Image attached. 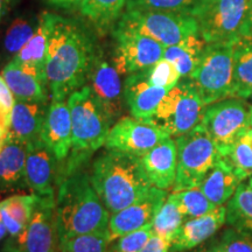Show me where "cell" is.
<instances>
[{
	"mask_svg": "<svg viewBox=\"0 0 252 252\" xmlns=\"http://www.w3.org/2000/svg\"><path fill=\"white\" fill-rule=\"evenodd\" d=\"M232 42L207 43L195 70L189 75L206 105L234 97Z\"/></svg>",
	"mask_w": 252,
	"mask_h": 252,
	"instance_id": "5b68a950",
	"label": "cell"
},
{
	"mask_svg": "<svg viewBox=\"0 0 252 252\" xmlns=\"http://www.w3.org/2000/svg\"><path fill=\"white\" fill-rule=\"evenodd\" d=\"M167 198L165 189L151 188L141 200L131 206L111 214L109 220V231L111 239L118 238L130 232L137 231L152 224L154 217Z\"/></svg>",
	"mask_w": 252,
	"mask_h": 252,
	"instance_id": "9a60e30c",
	"label": "cell"
},
{
	"mask_svg": "<svg viewBox=\"0 0 252 252\" xmlns=\"http://www.w3.org/2000/svg\"><path fill=\"white\" fill-rule=\"evenodd\" d=\"M206 46L203 37L194 34L174 46L165 47L162 58L175 65L181 77H188L197 67Z\"/></svg>",
	"mask_w": 252,
	"mask_h": 252,
	"instance_id": "484cf974",
	"label": "cell"
},
{
	"mask_svg": "<svg viewBox=\"0 0 252 252\" xmlns=\"http://www.w3.org/2000/svg\"><path fill=\"white\" fill-rule=\"evenodd\" d=\"M47 2L60 8H80L83 0H46Z\"/></svg>",
	"mask_w": 252,
	"mask_h": 252,
	"instance_id": "7bdbcfd3",
	"label": "cell"
},
{
	"mask_svg": "<svg viewBox=\"0 0 252 252\" xmlns=\"http://www.w3.org/2000/svg\"><path fill=\"white\" fill-rule=\"evenodd\" d=\"M244 137L247 138V140L249 141V143H250V145L252 146V128H250V130H249L247 133L244 134Z\"/></svg>",
	"mask_w": 252,
	"mask_h": 252,
	"instance_id": "7dc6e473",
	"label": "cell"
},
{
	"mask_svg": "<svg viewBox=\"0 0 252 252\" xmlns=\"http://www.w3.org/2000/svg\"><path fill=\"white\" fill-rule=\"evenodd\" d=\"M175 143L178 165L173 190L198 187L220 157L215 143L201 124L176 138Z\"/></svg>",
	"mask_w": 252,
	"mask_h": 252,
	"instance_id": "8992f818",
	"label": "cell"
},
{
	"mask_svg": "<svg viewBox=\"0 0 252 252\" xmlns=\"http://www.w3.org/2000/svg\"><path fill=\"white\" fill-rule=\"evenodd\" d=\"M127 0H83L80 11L98 34H106L117 24Z\"/></svg>",
	"mask_w": 252,
	"mask_h": 252,
	"instance_id": "4316f807",
	"label": "cell"
},
{
	"mask_svg": "<svg viewBox=\"0 0 252 252\" xmlns=\"http://www.w3.org/2000/svg\"><path fill=\"white\" fill-rule=\"evenodd\" d=\"M242 181L228 158L220 156L198 187L215 206H222L232 197Z\"/></svg>",
	"mask_w": 252,
	"mask_h": 252,
	"instance_id": "cb8c5ba5",
	"label": "cell"
},
{
	"mask_svg": "<svg viewBox=\"0 0 252 252\" xmlns=\"http://www.w3.org/2000/svg\"><path fill=\"white\" fill-rule=\"evenodd\" d=\"M143 169L152 186L160 189L173 187L178 165V149L172 137L166 138L140 157Z\"/></svg>",
	"mask_w": 252,
	"mask_h": 252,
	"instance_id": "ffe728a7",
	"label": "cell"
},
{
	"mask_svg": "<svg viewBox=\"0 0 252 252\" xmlns=\"http://www.w3.org/2000/svg\"><path fill=\"white\" fill-rule=\"evenodd\" d=\"M54 252H62V250H61V249H60V248L58 247V249H56V250H55Z\"/></svg>",
	"mask_w": 252,
	"mask_h": 252,
	"instance_id": "f907efd6",
	"label": "cell"
},
{
	"mask_svg": "<svg viewBox=\"0 0 252 252\" xmlns=\"http://www.w3.org/2000/svg\"><path fill=\"white\" fill-rule=\"evenodd\" d=\"M1 75L17 100L47 103L48 83L45 69L12 59L2 69Z\"/></svg>",
	"mask_w": 252,
	"mask_h": 252,
	"instance_id": "2e32d148",
	"label": "cell"
},
{
	"mask_svg": "<svg viewBox=\"0 0 252 252\" xmlns=\"http://www.w3.org/2000/svg\"><path fill=\"white\" fill-rule=\"evenodd\" d=\"M244 33H252V8H251L250 15H249L248 23H247V27H245ZM244 33H243V34H244Z\"/></svg>",
	"mask_w": 252,
	"mask_h": 252,
	"instance_id": "f6af8a7d",
	"label": "cell"
},
{
	"mask_svg": "<svg viewBox=\"0 0 252 252\" xmlns=\"http://www.w3.org/2000/svg\"><path fill=\"white\" fill-rule=\"evenodd\" d=\"M47 109L46 103L17 100L11 113L8 133L27 144L41 140Z\"/></svg>",
	"mask_w": 252,
	"mask_h": 252,
	"instance_id": "603a6c76",
	"label": "cell"
},
{
	"mask_svg": "<svg viewBox=\"0 0 252 252\" xmlns=\"http://www.w3.org/2000/svg\"><path fill=\"white\" fill-rule=\"evenodd\" d=\"M90 178L110 215L141 200L153 187L140 158L117 150L106 149L96 158Z\"/></svg>",
	"mask_w": 252,
	"mask_h": 252,
	"instance_id": "3957f363",
	"label": "cell"
},
{
	"mask_svg": "<svg viewBox=\"0 0 252 252\" xmlns=\"http://www.w3.org/2000/svg\"><path fill=\"white\" fill-rule=\"evenodd\" d=\"M41 140L59 162L69 157L72 146L70 110L65 99H53L47 109Z\"/></svg>",
	"mask_w": 252,
	"mask_h": 252,
	"instance_id": "e0dca14e",
	"label": "cell"
},
{
	"mask_svg": "<svg viewBox=\"0 0 252 252\" xmlns=\"http://www.w3.org/2000/svg\"><path fill=\"white\" fill-rule=\"evenodd\" d=\"M226 223L252 234V176L241 182L226 204Z\"/></svg>",
	"mask_w": 252,
	"mask_h": 252,
	"instance_id": "f1b7e54d",
	"label": "cell"
},
{
	"mask_svg": "<svg viewBox=\"0 0 252 252\" xmlns=\"http://www.w3.org/2000/svg\"><path fill=\"white\" fill-rule=\"evenodd\" d=\"M208 250L209 252H252V234L231 226Z\"/></svg>",
	"mask_w": 252,
	"mask_h": 252,
	"instance_id": "836d02e7",
	"label": "cell"
},
{
	"mask_svg": "<svg viewBox=\"0 0 252 252\" xmlns=\"http://www.w3.org/2000/svg\"><path fill=\"white\" fill-rule=\"evenodd\" d=\"M56 158L42 140L28 144L25 167L27 187L39 196H55Z\"/></svg>",
	"mask_w": 252,
	"mask_h": 252,
	"instance_id": "ac0fdd59",
	"label": "cell"
},
{
	"mask_svg": "<svg viewBox=\"0 0 252 252\" xmlns=\"http://www.w3.org/2000/svg\"><path fill=\"white\" fill-rule=\"evenodd\" d=\"M8 127H9L8 118L6 117L4 111H2L1 108H0V146H1L2 141L5 140L6 135H7Z\"/></svg>",
	"mask_w": 252,
	"mask_h": 252,
	"instance_id": "ee69618b",
	"label": "cell"
},
{
	"mask_svg": "<svg viewBox=\"0 0 252 252\" xmlns=\"http://www.w3.org/2000/svg\"><path fill=\"white\" fill-rule=\"evenodd\" d=\"M59 247L55 196H39L30 223L6 239L1 252H54Z\"/></svg>",
	"mask_w": 252,
	"mask_h": 252,
	"instance_id": "8fae6325",
	"label": "cell"
},
{
	"mask_svg": "<svg viewBox=\"0 0 252 252\" xmlns=\"http://www.w3.org/2000/svg\"><path fill=\"white\" fill-rule=\"evenodd\" d=\"M197 252H209V250H208V249H202V250H200Z\"/></svg>",
	"mask_w": 252,
	"mask_h": 252,
	"instance_id": "681fc988",
	"label": "cell"
},
{
	"mask_svg": "<svg viewBox=\"0 0 252 252\" xmlns=\"http://www.w3.org/2000/svg\"><path fill=\"white\" fill-rule=\"evenodd\" d=\"M14 94L6 83L5 78L0 75V108L4 111L5 116L11 122V113L14 106Z\"/></svg>",
	"mask_w": 252,
	"mask_h": 252,
	"instance_id": "ab89813d",
	"label": "cell"
},
{
	"mask_svg": "<svg viewBox=\"0 0 252 252\" xmlns=\"http://www.w3.org/2000/svg\"><path fill=\"white\" fill-rule=\"evenodd\" d=\"M117 24L156 40L163 47L174 46L188 36L200 34L196 18L180 12L130 9L121 15Z\"/></svg>",
	"mask_w": 252,
	"mask_h": 252,
	"instance_id": "9c48e42d",
	"label": "cell"
},
{
	"mask_svg": "<svg viewBox=\"0 0 252 252\" xmlns=\"http://www.w3.org/2000/svg\"><path fill=\"white\" fill-rule=\"evenodd\" d=\"M185 216L172 195H168L152 222L153 235L159 236L173 243L182 224Z\"/></svg>",
	"mask_w": 252,
	"mask_h": 252,
	"instance_id": "f546056e",
	"label": "cell"
},
{
	"mask_svg": "<svg viewBox=\"0 0 252 252\" xmlns=\"http://www.w3.org/2000/svg\"><path fill=\"white\" fill-rule=\"evenodd\" d=\"M112 34L116 41L112 63L121 75L145 70L162 59L165 47L149 36L118 24Z\"/></svg>",
	"mask_w": 252,
	"mask_h": 252,
	"instance_id": "7c38bea8",
	"label": "cell"
},
{
	"mask_svg": "<svg viewBox=\"0 0 252 252\" xmlns=\"http://www.w3.org/2000/svg\"><path fill=\"white\" fill-rule=\"evenodd\" d=\"M147 80L152 86L171 90L180 82L181 75L171 61L161 59L152 67L145 69Z\"/></svg>",
	"mask_w": 252,
	"mask_h": 252,
	"instance_id": "8d00e7d4",
	"label": "cell"
},
{
	"mask_svg": "<svg viewBox=\"0 0 252 252\" xmlns=\"http://www.w3.org/2000/svg\"><path fill=\"white\" fill-rule=\"evenodd\" d=\"M201 125L226 156L239 138L252 128V105L242 98H226L206 106Z\"/></svg>",
	"mask_w": 252,
	"mask_h": 252,
	"instance_id": "30bf717a",
	"label": "cell"
},
{
	"mask_svg": "<svg viewBox=\"0 0 252 252\" xmlns=\"http://www.w3.org/2000/svg\"><path fill=\"white\" fill-rule=\"evenodd\" d=\"M168 137L151 119L122 117L110 128L104 146L140 158Z\"/></svg>",
	"mask_w": 252,
	"mask_h": 252,
	"instance_id": "4fadbf2b",
	"label": "cell"
},
{
	"mask_svg": "<svg viewBox=\"0 0 252 252\" xmlns=\"http://www.w3.org/2000/svg\"><path fill=\"white\" fill-rule=\"evenodd\" d=\"M35 31L32 25L25 19L18 18L9 25L4 37V50L7 55H15L24 48L25 45L32 39Z\"/></svg>",
	"mask_w": 252,
	"mask_h": 252,
	"instance_id": "e575fe53",
	"label": "cell"
},
{
	"mask_svg": "<svg viewBox=\"0 0 252 252\" xmlns=\"http://www.w3.org/2000/svg\"><path fill=\"white\" fill-rule=\"evenodd\" d=\"M54 14L42 13L40 15L35 33L25 47L14 56L15 61L26 64L36 65L46 70V54L50 32H52Z\"/></svg>",
	"mask_w": 252,
	"mask_h": 252,
	"instance_id": "83f0119b",
	"label": "cell"
},
{
	"mask_svg": "<svg viewBox=\"0 0 252 252\" xmlns=\"http://www.w3.org/2000/svg\"><path fill=\"white\" fill-rule=\"evenodd\" d=\"M251 8L252 0H202L193 15L207 43L232 42L244 33Z\"/></svg>",
	"mask_w": 252,
	"mask_h": 252,
	"instance_id": "52a82bcc",
	"label": "cell"
},
{
	"mask_svg": "<svg viewBox=\"0 0 252 252\" xmlns=\"http://www.w3.org/2000/svg\"><path fill=\"white\" fill-rule=\"evenodd\" d=\"M27 153L28 144L7 132L0 146V190H9L26 185Z\"/></svg>",
	"mask_w": 252,
	"mask_h": 252,
	"instance_id": "7402d4cb",
	"label": "cell"
},
{
	"mask_svg": "<svg viewBox=\"0 0 252 252\" xmlns=\"http://www.w3.org/2000/svg\"><path fill=\"white\" fill-rule=\"evenodd\" d=\"M172 243L157 235H152L140 252H171Z\"/></svg>",
	"mask_w": 252,
	"mask_h": 252,
	"instance_id": "60d3db41",
	"label": "cell"
},
{
	"mask_svg": "<svg viewBox=\"0 0 252 252\" xmlns=\"http://www.w3.org/2000/svg\"><path fill=\"white\" fill-rule=\"evenodd\" d=\"M202 0H127L125 11H163L180 12L193 15Z\"/></svg>",
	"mask_w": 252,
	"mask_h": 252,
	"instance_id": "d6a6232c",
	"label": "cell"
},
{
	"mask_svg": "<svg viewBox=\"0 0 252 252\" xmlns=\"http://www.w3.org/2000/svg\"><path fill=\"white\" fill-rule=\"evenodd\" d=\"M250 98H251V99H252V94H251V97H250Z\"/></svg>",
	"mask_w": 252,
	"mask_h": 252,
	"instance_id": "816d5d0a",
	"label": "cell"
},
{
	"mask_svg": "<svg viewBox=\"0 0 252 252\" xmlns=\"http://www.w3.org/2000/svg\"><path fill=\"white\" fill-rule=\"evenodd\" d=\"M226 223V208L217 206L212 212L187 220L172 243L171 252H185L198 247L213 237Z\"/></svg>",
	"mask_w": 252,
	"mask_h": 252,
	"instance_id": "44dd1931",
	"label": "cell"
},
{
	"mask_svg": "<svg viewBox=\"0 0 252 252\" xmlns=\"http://www.w3.org/2000/svg\"><path fill=\"white\" fill-rule=\"evenodd\" d=\"M169 90L152 86L144 70L127 75L124 82L125 105L132 117L151 119L157 111L163 96Z\"/></svg>",
	"mask_w": 252,
	"mask_h": 252,
	"instance_id": "d6986e66",
	"label": "cell"
},
{
	"mask_svg": "<svg viewBox=\"0 0 252 252\" xmlns=\"http://www.w3.org/2000/svg\"><path fill=\"white\" fill-rule=\"evenodd\" d=\"M234 50V97L248 99L252 94V33L232 41Z\"/></svg>",
	"mask_w": 252,
	"mask_h": 252,
	"instance_id": "d4e9b609",
	"label": "cell"
},
{
	"mask_svg": "<svg viewBox=\"0 0 252 252\" xmlns=\"http://www.w3.org/2000/svg\"><path fill=\"white\" fill-rule=\"evenodd\" d=\"M206 106L186 77L163 96L151 121L171 137L178 138L201 124Z\"/></svg>",
	"mask_w": 252,
	"mask_h": 252,
	"instance_id": "ba28073f",
	"label": "cell"
},
{
	"mask_svg": "<svg viewBox=\"0 0 252 252\" xmlns=\"http://www.w3.org/2000/svg\"><path fill=\"white\" fill-rule=\"evenodd\" d=\"M152 224L112 239L108 252H140L152 237Z\"/></svg>",
	"mask_w": 252,
	"mask_h": 252,
	"instance_id": "f35d334b",
	"label": "cell"
},
{
	"mask_svg": "<svg viewBox=\"0 0 252 252\" xmlns=\"http://www.w3.org/2000/svg\"><path fill=\"white\" fill-rule=\"evenodd\" d=\"M90 156L71 153L58 171L55 198L59 241L77 235L109 231L110 213L94 190L84 165Z\"/></svg>",
	"mask_w": 252,
	"mask_h": 252,
	"instance_id": "6da1fadb",
	"label": "cell"
},
{
	"mask_svg": "<svg viewBox=\"0 0 252 252\" xmlns=\"http://www.w3.org/2000/svg\"><path fill=\"white\" fill-rule=\"evenodd\" d=\"M7 235V230H6L4 223H2L1 219H0V241L5 238V236Z\"/></svg>",
	"mask_w": 252,
	"mask_h": 252,
	"instance_id": "bcb514c9",
	"label": "cell"
},
{
	"mask_svg": "<svg viewBox=\"0 0 252 252\" xmlns=\"http://www.w3.org/2000/svg\"><path fill=\"white\" fill-rule=\"evenodd\" d=\"M171 195L178 202L185 219L188 220L206 215L207 213L212 212L214 208L217 207L204 195L200 187L173 191Z\"/></svg>",
	"mask_w": 252,
	"mask_h": 252,
	"instance_id": "4dcf8cb0",
	"label": "cell"
},
{
	"mask_svg": "<svg viewBox=\"0 0 252 252\" xmlns=\"http://www.w3.org/2000/svg\"><path fill=\"white\" fill-rule=\"evenodd\" d=\"M2 12H4V1L0 0V17L2 15Z\"/></svg>",
	"mask_w": 252,
	"mask_h": 252,
	"instance_id": "c3c4849f",
	"label": "cell"
},
{
	"mask_svg": "<svg viewBox=\"0 0 252 252\" xmlns=\"http://www.w3.org/2000/svg\"><path fill=\"white\" fill-rule=\"evenodd\" d=\"M98 48L87 28L54 14L46 54L47 83L53 99H65L88 82Z\"/></svg>",
	"mask_w": 252,
	"mask_h": 252,
	"instance_id": "7a4b0ae2",
	"label": "cell"
},
{
	"mask_svg": "<svg viewBox=\"0 0 252 252\" xmlns=\"http://www.w3.org/2000/svg\"><path fill=\"white\" fill-rule=\"evenodd\" d=\"M67 103L71 117V152L91 156L105 145L113 123L90 87L84 86L74 91Z\"/></svg>",
	"mask_w": 252,
	"mask_h": 252,
	"instance_id": "277c9868",
	"label": "cell"
},
{
	"mask_svg": "<svg viewBox=\"0 0 252 252\" xmlns=\"http://www.w3.org/2000/svg\"><path fill=\"white\" fill-rule=\"evenodd\" d=\"M121 76L113 63L111 64L103 53L97 50L88 81L94 97L102 104L113 124L121 117L125 105L124 84H122Z\"/></svg>",
	"mask_w": 252,
	"mask_h": 252,
	"instance_id": "5bb4252c",
	"label": "cell"
},
{
	"mask_svg": "<svg viewBox=\"0 0 252 252\" xmlns=\"http://www.w3.org/2000/svg\"><path fill=\"white\" fill-rule=\"evenodd\" d=\"M111 241L110 231L93 232L60 239L59 248L62 252H108Z\"/></svg>",
	"mask_w": 252,
	"mask_h": 252,
	"instance_id": "1f68e13d",
	"label": "cell"
},
{
	"mask_svg": "<svg viewBox=\"0 0 252 252\" xmlns=\"http://www.w3.org/2000/svg\"><path fill=\"white\" fill-rule=\"evenodd\" d=\"M0 219H1L6 230H7V234L9 235V237L18 236L21 231H23L24 226L21 225L18 220H15L13 217L9 215V214L4 209V208H1V207H0Z\"/></svg>",
	"mask_w": 252,
	"mask_h": 252,
	"instance_id": "b9f144b4",
	"label": "cell"
},
{
	"mask_svg": "<svg viewBox=\"0 0 252 252\" xmlns=\"http://www.w3.org/2000/svg\"><path fill=\"white\" fill-rule=\"evenodd\" d=\"M231 162L236 173L241 176L242 180L252 176V146L247 140V138L242 137L236 141L231 147L230 152L225 156Z\"/></svg>",
	"mask_w": 252,
	"mask_h": 252,
	"instance_id": "74e56055",
	"label": "cell"
},
{
	"mask_svg": "<svg viewBox=\"0 0 252 252\" xmlns=\"http://www.w3.org/2000/svg\"><path fill=\"white\" fill-rule=\"evenodd\" d=\"M36 202L37 195L34 193L31 195H13L1 201L0 207L4 208L9 215L25 228L33 216Z\"/></svg>",
	"mask_w": 252,
	"mask_h": 252,
	"instance_id": "d590c367",
	"label": "cell"
}]
</instances>
